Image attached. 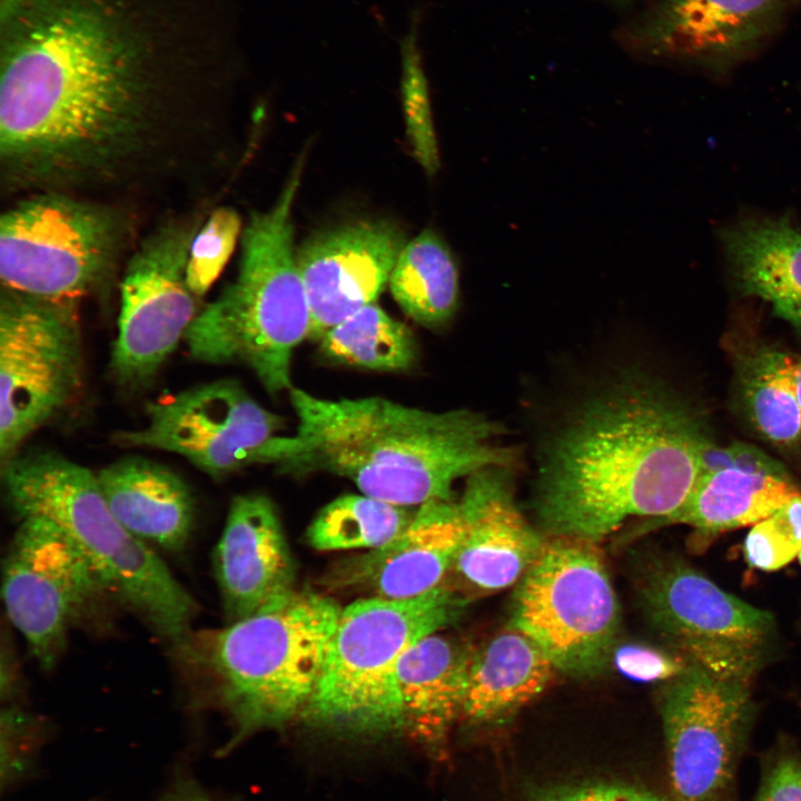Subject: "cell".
Listing matches in <instances>:
<instances>
[{
    "label": "cell",
    "mask_w": 801,
    "mask_h": 801,
    "mask_svg": "<svg viewBox=\"0 0 801 801\" xmlns=\"http://www.w3.org/2000/svg\"><path fill=\"white\" fill-rule=\"evenodd\" d=\"M521 801H670L649 789L614 781H585L535 788Z\"/></svg>",
    "instance_id": "cell-32"
},
{
    "label": "cell",
    "mask_w": 801,
    "mask_h": 801,
    "mask_svg": "<svg viewBox=\"0 0 801 801\" xmlns=\"http://www.w3.org/2000/svg\"><path fill=\"white\" fill-rule=\"evenodd\" d=\"M405 244L403 233L386 221L350 224L308 240L296 259L310 309L309 338L319 340L375 303Z\"/></svg>",
    "instance_id": "cell-16"
},
{
    "label": "cell",
    "mask_w": 801,
    "mask_h": 801,
    "mask_svg": "<svg viewBox=\"0 0 801 801\" xmlns=\"http://www.w3.org/2000/svg\"><path fill=\"white\" fill-rule=\"evenodd\" d=\"M794 380H795L798 400L801 406V356L795 358Z\"/></svg>",
    "instance_id": "cell-38"
},
{
    "label": "cell",
    "mask_w": 801,
    "mask_h": 801,
    "mask_svg": "<svg viewBox=\"0 0 801 801\" xmlns=\"http://www.w3.org/2000/svg\"><path fill=\"white\" fill-rule=\"evenodd\" d=\"M799 547L779 527L772 515L749 531L744 541L746 562L754 568L775 571L798 556Z\"/></svg>",
    "instance_id": "cell-33"
},
{
    "label": "cell",
    "mask_w": 801,
    "mask_h": 801,
    "mask_svg": "<svg viewBox=\"0 0 801 801\" xmlns=\"http://www.w3.org/2000/svg\"><path fill=\"white\" fill-rule=\"evenodd\" d=\"M161 801H216L202 788L191 781H180Z\"/></svg>",
    "instance_id": "cell-37"
},
{
    "label": "cell",
    "mask_w": 801,
    "mask_h": 801,
    "mask_svg": "<svg viewBox=\"0 0 801 801\" xmlns=\"http://www.w3.org/2000/svg\"><path fill=\"white\" fill-rule=\"evenodd\" d=\"M798 557H799V561H800V564H801V548H800V551H799V553H798Z\"/></svg>",
    "instance_id": "cell-39"
},
{
    "label": "cell",
    "mask_w": 801,
    "mask_h": 801,
    "mask_svg": "<svg viewBox=\"0 0 801 801\" xmlns=\"http://www.w3.org/2000/svg\"><path fill=\"white\" fill-rule=\"evenodd\" d=\"M554 671L544 652L510 625L472 651L461 718L472 724L504 721L541 694Z\"/></svg>",
    "instance_id": "cell-25"
},
{
    "label": "cell",
    "mask_w": 801,
    "mask_h": 801,
    "mask_svg": "<svg viewBox=\"0 0 801 801\" xmlns=\"http://www.w3.org/2000/svg\"><path fill=\"white\" fill-rule=\"evenodd\" d=\"M342 606L293 590L221 629L190 631L172 644L188 681L220 706L229 745L303 714L320 680Z\"/></svg>",
    "instance_id": "cell-4"
},
{
    "label": "cell",
    "mask_w": 801,
    "mask_h": 801,
    "mask_svg": "<svg viewBox=\"0 0 801 801\" xmlns=\"http://www.w3.org/2000/svg\"><path fill=\"white\" fill-rule=\"evenodd\" d=\"M96 473L111 512L131 534L170 552L186 547L196 505L177 473L140 456L120 458Z\"/></svg>",
    "instance_id": "cell-22"
},
{
    "label": "cell",
    "mask_w": 801,
    "mask_h": 801,
    "mask_svg": "<svg viewBox=\"0 0 801 801\" xmlns=\"http://www.w3.org/2000/svg\"><path fill=\"white\" fill-rule=\"evenodd\" d=\"M212 567L228 623L295 590L294 560L267 496L250 493L231 501Z\"/></svg>",
    "instance_id": "cell-19"
},
{
    "label": "cell",
    "mask_w": 801,
    "mask_h": 801,
    "mask_svg": "<svg viewBox=\"0 0 801 801\" xmlns=\"http://www.w3.org/2000/svg\"><path fill=\"white\" fill-rule=\"evenodd\" d=\"M466 602L443 585L423 595L358 599L342 607L317 689L301 718L338 734L404 731L396 669L422 637L454 623Z\"/></svg>",
    "instance_id": "cell-7"
},
{
    "label": "cell",
    "mask_w": 801,
    "mask_h": 801,
    "mask_svg": "<svg viewBox=\"0 0 801 801\" xmlns=\"http://www.w3.org/2000/svg\"><path fill=\"white\" fill-rule=\"evenodd\" d=\"M106 593L92 565L57 524L20 518L2 565V599L12 625L44 670L59 659L71 625Z\"/></svg>",
    "instance_id": "cell-15"
},
{
    "label": "cell",
    "mask_w": 801,
    "mask_h": 801,
    "mask_svg": "<svg viewBox=\"0 0 801 801\" xmlns=\"http://www.w3.org/2000/svg\"><path fill=\"white\" fill-rule=\"evenodd\" d=\"M465 535L456 496L418 506L409 525L387 544L348 560L334 580L370 596L402 600L428 593L453 568Z\"/></svg>",
    "instance_id": "cell-20"
},
{
    "label": "cell",
    "mask_w": 801,
    "mask_h": 801,
    "mask_svg": "<svg viewBox=\"0 0 801 801\" xmlns=\"http://www.w3.org/2000/svg\"><path fill=\"white\" fill-rule=\"evenodd\" d=\"M795 357L774 347H754L739 356L741 407L750 425L769 443L801 445V406L794 380Z\"/></svg>",
    "instance_id": "cell-26"
},
{
    "label": "cell",
    "mask_w": 801,
    "mask_h": 801,
    "mask_svg": "<svg viewBox=\"0 0 801 801\" xmlns=\"http://www.w3.org/2000/svg\"><path fill=\"white\" fill-rule=\"evenodd\" d=\"M799 493L785 468L758 447L719 446L711 441L689 496L656 524L689 525L704 544L718 534L770 517Z\"/></svg>",
    "instance_id": "cell-17"
},
{
    "label": "cell",
    "mask_w": 801,
    "mask_h": 801,
    "mask_svg": "<svg viewBox=\"0 0 801 801\" xmlns=\"http://www.w3.org/2000/svg\"><path fill=\"white\" fill-rule=\"evenodd\" d=\"M472 651L435 632L412 644L398 661L404 731L436 758L461 718Z\"/></svg>",
    "instance_id": "cell-23"
},
{
    "label": "cell",
    "mask_w": 801,
    "mask_h": 801,
    "mask_svg": "<svg viewBox=\"0 0 801 801\" xmlns=\"http://www.w3.org/2000/svg\"><path fill=\"white\" fill-rule=\"evenodd\" d=\"M299 178L297 170L269 210L251 215L237 277L200 309L184 339L195 360L246 365L273 394L291 389L293 355L312 329L293 246Z\"/></svg>",
    "instance_id": "cell-6"
},
{
    "label": "cell",
    "mask_w": 801,
    "mask_h": 801,
    "mask_svg": "<svg viewBox=\"0 0 801 801\" xmlns=\"http://www.w3.org/2000/svg\"><path fill=\"white\" fill-rule=\"evenodd\" d=\"M236 0H0V169L134 189L179 161L238 50Z\"/></svg>",
    "instance_id": "cell-1"
},
{
    "label": "cell",
    "mask_w": 801,
    "mask_h": 801,
    "mask_svg": "<svg viewBox=\"0 0 801 801\" xmlns=\"http://www.w3.org/2000/svg\"><path fill=\"white\" fill-rule=\"evenodd\" d=\"M199 217L166 222L146 237L127 261L109 373L117 385H150L196 319L200 299L187 283Z\"/></svg>",
    "instance_id": "cell-11"
},
{
    "label": "cell",
    "mask_w": 801,
    "mask_h": 801,
    "mask_svg": "<svg viewBox=\"0 0 801 801\" xmlns=\"http://www.w3.org/2000/svg\"><path fill=\"white\" fill-rule=\"evenodd\" d=\"M241 235V220L231 207H219L201 224L190 246L187 283L202 298L217 280Z\"/></svg>",
    "instance_id": "cell-31"
},
{
    "label": "cell",
    "mask_w": 801,
    "mask_h": 801,
    "mask_svg": "<svg viewBox=\"0 0 801 801\" xmlns=\"http://www.w3.org/2000/svg\"><path fill=\"white\" fill-rule=\"evenodd\" d=\"M660 711L675 801H730L752 721L750 683L690 663Z\"/></svg>",
    "instance_id": "cell-14"
},
{
    "label": "cell",
    "mask_w": 801,
    "mask_h": 801,
    "mask_svg": "<svg viewBox=\"0 0 801 801\" xmlns=\"http://www.w3.org/2000/svg\"><path fill=\"white\" fill-rule=\"evenodd\" d=\"M513 467H488L465 481L456 497L465 535L453 568L478 592H496L523 577L544 544L516 505Z\"/></svg>",
    "instance_id": "cell-18"
},
{
    "label": "cell",
    "mask_w": 801,
    "mask_h": 801,
    "mask_svg": "<svg viewBox=\"0 0 801 801\" xmlns=\"http://www.w3.org/2000/svg\"><path fill=\"white\" fill-rule=\"evenodd\" d=\"M318 342L329 360L370 370H406L417 358L412 330L375 303L333 326Z\"/></svg>",
    "instance_id": "cell-28"
},
{
    "label": "cell",
    "mask_w": 801,
    "mask_h": 801,
    "mask_svg": "<svg viewBox=\"0 0 801 801\" xmlns=\"http://www.w3.org/2000/svg\"><path fill=\"white\" fill-rule=\"evenodd\" d=\"M511 625L528 636L555 670L593 676L613 654L619 602L592 542L552 537L518 581Z\"/></svg>",
    "instance_id": "cell-9"
},
{
    "label": "cell",
    "mask_w": 801,
    "mask_h": 801,
    "mask_svg": "<svg viewBox=\"0 0 801 801\" xmlns=\"http://www.w3.org/2000/svg\"><path fill=\"white\" fill-rule=\"evenodd\" d=\"M297 417L275 465L328 472L364 495L405 507L454 498V484L488 467H513L503 426L479 412L407 406L384 397L328 399L291 387Z\"/></svg>",
    "instance_id": "cell-3"
},
{
    "label": "cell",
    "mask_w": 801,
    "mask_h": 801,
    "mask_svg": "<svg viewBox=\"0 0 801 801\" xmlns=\"http://www.w3.org/2000/svg\"><path fill=\"white\" fill-rule=\"evenodd\" d=\"M417 507L390 504L364 494H346L328 503L307 531L318 551L380 547L412 522Z\"/></svg>",
    "instance_id": "cell-29"
},
{
    "label": "cell",
    "mask_w": 801,
    "mask_h": 801,
    "mask_svg": "<svg viewBox=\"0 0 801 801\" xmlns=\"http://www.w3.org/2000/svg\"><path fill=\"white\" fill-rule=\"evenodd\" d=\"M640 596L652 625L690 663L750 683L773 631L770 613L676 560L655 562Z\"/></svg>",
    "instance_id": "cell-13"
},
{
    "label": "cell",
    "mask_w": 801,
    "mask_h": 801,
    "mask_svg": "<svg viewBox=\"0 0 801 801\" xmlns=\"http://www.w3.org/2000/svg\"><path fill=\"white\" fill-rule=\"evenodd\" d=\"M281 418L234 379L200 384L146 407V422L112 443L177 454L219 479L253 464H274Z\"/></svg>",
    "instance_id": "cell-12"
},
{
    "label": "cell",
    "mask_w": 801,
    "mask_h": 801,
    "mask_svg": "<svg viewBox=\"0 0 801 801\" xmlns=\"http://www.w3.org/2000/svg\"><path fill=\"white\" fill-rule=\"evenodd\" d=\"M534 448L536 518L552 537L595 543L632 517L673 514L712 441L702 419L632 356L583 373Z\"/></svg>",
    "instance_id": "cell-2"
},
{
    "label": "cell",
    "mask_w": 801,
    "mask_h": 801,
    "mask_svg": "<svg viewBox=\"0 0 801 801\" xmlns=\"http://www.w3.org/2000/svg\"><path fill=\"white\" fill-rule=\"evenodd\" d=\"M82 384L79 306L1 289L0 463L62 414Z\"/></svg>",
    "instance_id": "cell-10"
},
{
    "label": "cell",
    "mask_w": 801,
    "mask_h": 801,
    "mask_svg": "<svg viewBox=\"0 0 801 801\" xmlns=\"http://www.w3.org/2000/svg\"><path fill=\"white\" fill-rule=\"evenodd\" d=\"M756 801H801V756L780 751L765 769Z\"/></svg>",
    "instance_id": "cell-34"
},
{
    "label": "cell",
    "mask_w": 801,
    "mask_h": 801,
    "mask_svg": "<svg viewBox=\"0 0 801 801\" xmlns=\"http://www.w3.org/2000/svg\"><path fill=\"white\" fill-rule=\"evenodd\" d=\"M772 517L787 536L801 548V492L794 495Z\"/></svg>",
    "instance_id": "cell-36"
},
{
    "label": "cell",
    "mask_w": 801,
    "mask_h": 801,
    "mask_svg": "<svg viewBox=\"0 0 801 801\" xmlns=\"http://www.w3.org/2000/svg\"><path fill=\"white\" fill-rule=\"evenodd\" d=\"M4 501L16 516L46 517L80 547L106 593L159 636L191 631L197 604L148 544L113 515L97 473L53 451L16 454L1 464Z\"/></svg>",
    "instance_id": "cell-5"
},
{
    "label": "cell",
    "mask_w": 801,
    "mask_h": 801,
    "mask_svg": "<svg viewBox=\"0 0 801 801\" xmlns=\"http://www.w3.org/2000/svg\"><path fill=\"white\" fill-rule=\"evenodd\" d=\"M720 235L739 290L801 332V228L783 216H750Z\"/></svg>",
    "instance_id": "cell-24"
},
{
    "label": "cell",
    "mask_w": 801,
    "mask_h": 801,
    "mask_svg": "<svg viewBox=\"0 0 801 801\" xmlns=\"http://www.w3.org/2000/svg\"><path fill=\"white\" fill-rule=\"evenodd\" d=\"M129 233V217L115 205L29 194L0 218L1 289L79 306L109 287Z\"/></svg>",
    "instance_id": "cell-8"
},
{
    "label": "cell",
    "mask_w": 801,
    "mask_h": 801,
    "mask_svg": "<svg viewBox=\"0 0 801 801\" xmlns=\"http://www.w3.org/2000/svg\"><path fill=\"white\" fill-rule=\"evenodd\" d=\"M616 663L626 674L644 681L676 678L690 664L684 657L642 646L622 649L616 654Z\"/></svg>",
    "instance_id": "cell-35"
},
{
    "label": "cell",
    "mask_w": 801,
    "mask_h": 801,
    "mask_svg": "<svg viewBox=\"0 0 801 801\" xmlns=\"http://www.w3.org/2000/svg\"><path fill=\"white\" fill-rule=\"evenodd\" d=\"M785 0H668L652 29L656 47L706 66L745 56L777 26Z\"/></svg>",
    "instance_id": "cell-21"
},
{
    "label": "cell",
    "mask_w": 801,
    "mask_h": 801,
    "mask_svg": "<svg viewBox=\"0 0 801 801\" xmlns=\"http://www.w3.org/2000/svg\"><path fill=\"white\" fill-rule=\"evenodd\" d=\"M421 9L411 12L407 31L399 40L400 95L412 151L429 176L439 168V152L432 119L428 82L419 48Z\"/></svg>",
    "instance_id": "cell-30"
},
{
    "label": "cell",
    "mask_w": 801,
    "mask_h": 801,
    "mask_svg": "<svg viewBox=\"0 0 801 801\" xmlns=\"http://www.w3.org/2000/svg\"><path fill=\"white\" fill-rule=\"evenodd\" d=\"M388 286L404 314L423 327H442L457 310V265L446 243L432 230L405 244Z\"/></svg>",
    "instance_id": "cell-27"
}]
</instances>
